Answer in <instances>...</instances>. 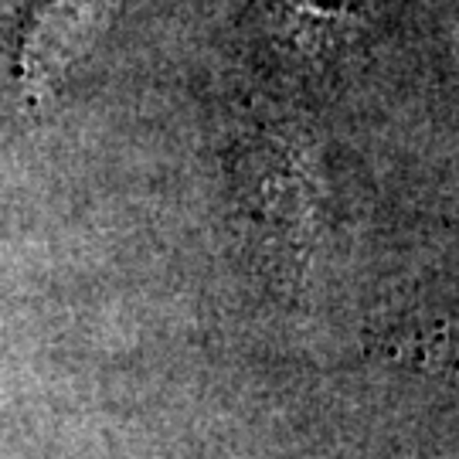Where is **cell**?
<instances>
[{"label": "cell", "mask_w": 459, "mask_h": 459, "mask_svg": "<svg viewBox=\"0 0 459 459\" xmlns=\"http://www.w3.org/2000/svg\"><path fill=\"white\" fill-rule=\"evenodd\" d=\"M116 0H48L21 48V82L28 96H45L68 75V68L92 48L106 28Z\"/></svg>", "instance_id": "1"}, {"label": "cell", "mask_w": 459, "mask_h": 459, "mask_svg": "<svg viewBox=\"0 0 459 459\" xmlns=\"http://www.w3.org/2000/svg\"><path fill=\"white\" fill-rule=\"evenodd\" d=\"M429 361L439 364L446 375L459 381V337H439V341H432L429 344Z\"/></svg>", "instance_id": "2"}]
</instances>
